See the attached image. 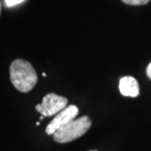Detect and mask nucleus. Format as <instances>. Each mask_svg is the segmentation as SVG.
<instances>
[{
  "mask_svg": "<svg viewBox=\"0 0 151 151\" xmlns=\"http://www.w3.org/2000/svg\"><path fill=\"white\" fill-rule=\"evenodd\" d=\"M119 91L124 97H136L139 94V85L134 77L126 76L119 81Z\"/></svg>",
  "mask_w": 151,
  "mask_h": 151,
  "instance_id": "5",
  "label": "nucleus"
},
{
  "mask_svg": "<svg viewBox=\"0 0 151 151\" xmlns=\"http://www.w3.org/2000/svg\"><path fill=\"white\" fill-rule=\"evenodd\" d=\"M92 124V119L88 116H81L57 130L53 134V139L59 144L71 142L85 134L91 128Z\"/></svg>",
  "mask_w": 151,
  "mask_h": 151,
  "instance_id": "2",
  "label": "nucleus"
},
{
  "mask_svg": "<svg viewBox=\"0 0 151 151\" xmlns=\"http://www.w3.org/2000/svg\"><path fill=\"white\" fill-rule=\"evenodd\" d=\"M121 1L126 4H129V5L139 6L147 4L150 0H121Z\"/></svg>",
  "mask_w": 151,
  "mask_h": 151,
  "instance_id": "6",
  "label": "nucleus"
},
{
  "mask_svg": "<svg viewBox=\"0 0 151 151\" xmlns=\"http://www.w3.org/2000/svg\"><path fill=\"white\" fill-rule=\"evenodd\" d=\"M146 75L148 76L149 78L151 79V62L147 66V68H146Z\"/></svg>",
  "mask_w": 151,
  "mask_h": 151,
  "instance_id": "8",
  "label": "nucleus"
},
{
  "mask_svg": "<svg viewBox=\"0 0 151 151\" xmlns=\"http://www.w3.org/2000/svg\"><path fill=\"white\" fill-rule=\"evenodd\" d=\"M67 98L55 93H48L42 99V103L35 106V110L44 117H51L66 108Z\"/></svg>",
  "mask_w": 151,
  "mask_h": 151,
  "instance_id": "3",
  "label": "nucleus"
},
{
  "mask_svg": "<svg viewBox=\"0 0 151 151\" xmlns=\"http://www.w3.org/2000/svg\"><path fill=\"white\" fill-rule=\"evenodd\" d=\"M23 1H24V0H5V4L8 7H12V6L20 4Z\"/></svg>",
  "mask_w": 151,
  "mask_h": 151,
  "instance_id": "7",
  "label": "nucleus"
},
{
  "mask_svg": "<svg viewBox=\"0 0 151 151\" xmlns=\"http://www.w3.org/2000/svg\"><path fill=\"white\" fill-rule=\"evenodd\" d=\"M89 151H98V150H89Z\"/></svg>",
  "mask_w": 151,
  "mask_h": 151,
  "instance_id": "12",
  "label": "nucleus"
},
{
  "mask_svg": "<svg viewBox=\"0 0 151 151\" xmlns=\"http://www.w3.org/2000/svg\"><path fill=\"white\" fill-rule=\"evenodd\" d=\"M42 76H46V74H45V73H43V74H42Z\"/></svg>",
  "mask_w": 151,
  "mask_h": 151,
  "instance_id": "10",
  "label": "nucleus"
},
{
  "mask_svg": "<svg viewBox=\"0 0 151 151\" xmlns=\"http://www.w3.org/2000/svg\"><path fill=\"white\" fill-rule=\"evenodd\" d=\"M43 119H44V116H40V120H42Z\"/></svg>",
  "mask_w": 151,
  "mask_h": 151,
  "instance_id": "9",
  "label": "nucleus"
},
{
  "mask_svg": "<svg viewBox=\"0 0 151 151\" xmlns=\"http://www.w3.org/2000/svg\"><path fill=\"white\" fill-rule=\"evenodd\" d=\"M79 113V109L76 105H70L55 115L45 129V133L48 135L54 134L60 128L74 120Z\"/></svg>",
  "mask_w": 151,
  "mask_h": 151,
  "instance_id": "4",
  "label": "nucleus"
},
{
  "mask_svg": "<svg viewBox=\"0 0 151 151\" xmlns=\"http://www.w3.org/2000/svg\"><path fill=\"white\" fill-rule=\"evenodd\" d=\"M10 81L18 91L28 92L36 85L38 76L33 65L25 60H14L9 66Z\"/></svg>",
  "mask_w": 151,
  "mask_h": 151,
  "instance_id": "1",
  "label": "nucleus"
},
{
  "mask_svg": "<svg viewBox=\"0 0 151 151\" xmlns=\"http://www.w3.org/2000/svg\"><path fill=\"white\" fill-rule=\"evenodd\" d=\"M36 125H40V122H37V123H36Z\"/></svg>",
  "mask_w": 151,
  "mask_h": 151,
  "instance_id": "11",
  "label": "nucleus"
}]
</instances>
